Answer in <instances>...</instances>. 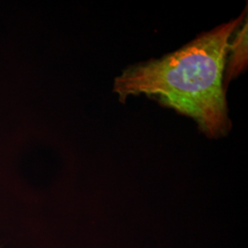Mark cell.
<instances>
[{
    "label": "cell",
    "instance_id": "cell-1",
    "mask_svg": "<svg viewBox=\"0 0 248 248\" xmlns=\"http://www.w3.org/2000/svg\"><path fill=\"white\" fill-rule=\"evenodd\" d=\"M245 15L243 12L174 53L126 69L114 82L120 100L139 94L154 97L193 118L208 136L225 134L231 123L223 72L230 40Z\"/></svg>",
    "mask_w": 248,
    "mask_h": 248
},
{
    "label": "cell",
    "instance_id": "cell-2",
    "mask_svg": "<svg viewBox=\"0 0 248 248\" xmlns=\"http://www.w3.org/2000/svg\"><path fill=\"white\" fill-rule=\"evenodd\" d=\"M232 42L229 45L230 57L225 65V86L232 78L238 76L245 69L248 63V21L235 31L232 35Z\"/></svg>",
    "mask_w": 248,
    "mask_h": 248
}]
</instances>
